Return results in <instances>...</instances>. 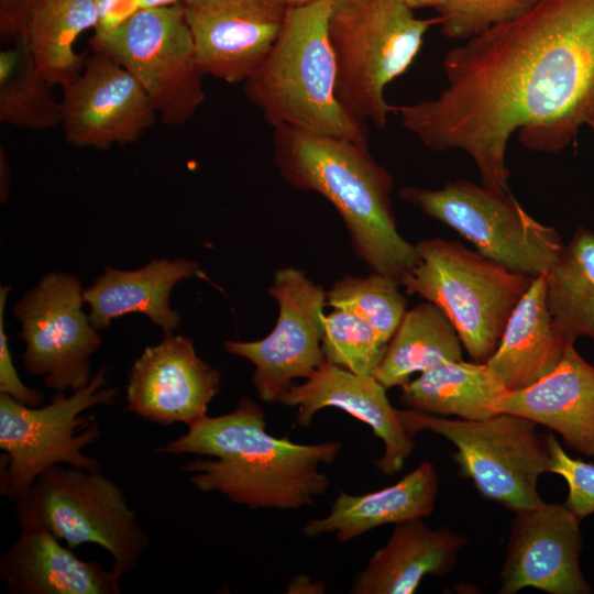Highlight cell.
Wrapping results in <instances>:
<instances>
[{
    "label": "cell",
    "mask_w": 594,
    "mask_h": 594,
    "mask_svg": "<svg viewBox=\"0 0 594 594\" xmlns=\"http://www.w3.org/2000/svg\"><path fill=\"white\" fill-rule=\"evenodd\" d=\"M288 593H321L324 592V583L321 581L311 582L310 578L307 575H298L290 581L288 587Z\"/></svg>",
    "instance_id": "cell-37"
},
{
    "label": "cell",
    "mask_w": 594,
    "mask_h": 594,
    "mask_svg": "<svg viewBox=\"0 0 594 594\" xmlns=\"http://www.w3.org/2000/svg\"><path fill=\"white\" fill-rule=\"evenodd\" d=\"M117 2L118 0H95L98 12V22H100L110 12Z\"/></svg>",
    "instance_id": "cell-40"
},
{
    "label": "cell",
    "mask_w": 594,
    "mask_h": 594,
    "mask_svg": "<svg viewBox=\"0 0 594 594\" xmlns=\"http://www.w3.org/2000/svg\"><path fill=\"white\" fill-rule=\"evenodd\" d=\"M341 449L339 440L301 444L274 437L263 408L244 396L234 410L206 415L158 452L201 457L182 466L200 493L252 509L297 510L326 493L330 481L320 465L332 463Z\"/></svg>",
    "instance_id": "cell-2"
},
{
    "label": "cell",
    "mask_w": 594,
    "mask_h": 594,
    "mask_svg": "<svg viewBox=\"0 0 594 594\" xmlns=\"http://www.w3.org/2000/svg\"><path fill=\"white\" fill-rule=\"evenodd\" d=\"M97 22L95 0H36L31 6L22 40L36 68L52 86L63 87L81 74L87 58L74 45Z\"/></svg>",
    "instance_id": "cell-26"
},
{
    "label": "cell",
    "mask_w": 594,
    "mask_h": 594,
    "mask_svg": "<svg viewBox=\"0 0 594 594\" xmlns=\"http://www.w3.org/2000/svg\"><path fill=\"white\" fill-rule=\"evenodd\" d=\"M185 16L205 75L244 82L285 24L284 0H186Z\"/></svg>",
    "instance_id": "cell-16"
},
{
    "label": "cell",
    "mask_w": 594,
    "mask_h": 594,
    "mask_svg": "<svg viewBox=\"0 0 594 594\" xmlns=\"http://www.w3.org/2000/svg\"><path fill=\"white\" fill-rule=\"evenodd\" d=\"M447 87L394 106L426 147L461 150L485 186L508 190L506 151L559 154L583 128L594 132V0H540L524 15L450 50Z\"/></svg>",
    "instance_id": "cell-1"
},
{
    "label": "cell",
    "mask_w": 594,
    "mask_h": 594,
    "mask_svg": "<svg viewBox=\"0 0 594 594\" xmlns=\"http://www.w3.org/2000/svg\"><path fill=\"white\" fill-rule=\"evenodd\" d=\"M410 436L431 431L449 440L463 477L484 497L518 512L540 505L538 480L549 473L546 437L534 421L507 413L481 420L450 419L415 409H397Z\"/></svg>",
    "instance_id": "cell-9"
},
{
    "label": "cell",
    "mask_w": 594,
    "mask_h": 594,
    "mask_svg": "<svg viewBox=\"0 0 594 594\" xmlns=\"http://www.w3.org/2000/svg\"><path fill=\"white\" fill-rule=\"evenodd\" d=\"M438 476L430 461L421 462L395 484L365 494L340 492L327 516L302 527L307 538L334 534L338 542H349L387 524L426 518L435 508Z\"/></svg>",
    "instance_id": "cell-23"
},
{
    "label": "cell",
    "mask_w": 594,
    "mask_h": 594,
    "mask_svg": "<svg viewBox=\"0 0 594 594\" xmlns=\"http://www.w3.org/2000/svg\"><path fill=\"white\" fill-rule=\"evenodd\" d=\"M416 252L417 262L400 285L436 305L470 358L486 363L534 277L509 271L457 241L425 239L416 244Z\"/></svg>",
    "instance_id": "cell-6"
},
{
    "label": "cell",
    "mask_w": 594,
    "mask_h": 594,
    "mask_svg": "<svg viewBox=\"0 0 594 594\" xmlns=\"http://www.w3.org/2000/svg\"><path fill=\"white\" fill-rule=\"evenodd\" d=\"M435 23L437 18L416 16L403 0H332L327 32L343 108L385 128L394 112L385 89L413 65Z\"/></svg>",
    "instance_id": "cell-5"
},
{
    "label": "cell",
    "mask_w": 594,
    "mask_h": 594,
    "mask_svg": "<svg viewBox=\"0 0 594 594\" xmlns=\"http://www.w3.org/2000/svg\"><path fill=\"white\" fill-rule=\"evenodd\" d=\"M268 294L278 305L272 332L256 341L224 342L228 353L254 365L252 381L265 403L280 402L296 378H309L326 361L322 333L327 292L301 270L274 273Z\"/></svg>",
    "instance_id": "cell-13"
},
{
    "label": "cell",
    "mask_w": 594,
    "mask_h": 594,
    "mask_svg": "<svg viewBox=\"0 0 594 594\" xmlns=\"http://www.w3.org/2000/svg\"><path fill=\"white\" fill-rule=\"evenodd\" d=\"M546 285L547 273L534 277L513 310L496 351L486 362L507 392L522 389L550 373L570 343L553 327Z\"/></svg>",
    "instance_id": "cell-24"
},
{
    "label": "cell",
    "mask_w": 594,
    "mask_h": 594,
    "mask_svg": "<svg viewBox=\"0 0 594 594\" xmlns=\"http://www.w3.org/2000/svg\"><path fill=\"white\" fill-rule=\"evenodd\" d=\"M457 330L432 302L407 310L386 346L374 377L386 388L402 387L415 373L443 360H462Z\"/></svg>",
    "instance_id": "cell-27"
},
{
    "label": "cell",
    "mask_w": 594,
    "mask_h": 594,
    "mask_svg": "<svg viewBox=\"0 0 594 594\" xmlns=\"http://www.w3.org/2000/svg\"><path fill=\"white\" fill-rule=\"evenodd\" d=\"M413 10L422 8H432L437 12L441 10L448 0H403Z\"/></svg>",
    "instance_id": "cell-39"
},
{
    "label": "cell",
    "mask_w": 594,
    "mask_h": 594,
    "mask_svg": "<svg viewBox=\"0 0 594 594\" xmlns=\"http://www.w3.org/2000/svg\"><path fill=\"white\" fill-rule=\"evenodd\" d=\"M399 285L398 279L376 272L365 277L345 276L327 292V306L361 317L387 344L407 311Z\"/></svg>",
    "instance_id": "cell-30"
},
{
    "label": "cell",
    "mask_w": 594,
    "mask_h": 594,
    "mask_svg": "<svg viewBox=\"0 0 594 594\" xmlns=\"http://www.w3.org/2000/svg\"><path fill=\"white\" fill-rule=\"evenodd\" d=\"M14 513L21 527L44 528L72 549L103 548L121 575L138 565L150 542L122 488L101 470L54 465L15 501Z\"/></svg>",
    "instance_id": "cell-7"
},
{
    "label": "cell",
    "mask_w": 594,
    "mask_h": 594,
    "mask_svg": "<svg viewBox=\"0 0 594 594\" xmlns=\"http://www.w3.org/2000/svg\"><path fill=\"white\" fill-rule=\"evenodd\" d=\"M546 298L552 323L570 343L594 340V232L579 228L547 272Z\"/></svg>",
    "instance_id": "cell-28"
},
{
    "label": "cell",
    "mask_w": 594,
    "mask_h": 594,
    "mask_svg": "<svg viewBox=\"0 0 594 594\" xmlns=\"http://www.w3.org/2000/svg\"><path fill=\"white\" fill-rule=\"evenodd\" d=\"M82 286L69 274L52 272L15 304L13 314L25 343L28 373L43 376L56 392H76L91 380L90 358L101 337L82 310Z\"/></svg>",
    "instance_id": "cell-12"
},
{
    "label": "cell",
    "mask_w": 594,
    "mask_h": 594,
    "mask_svg": "<svg viewBox=\"0 0 594 594\" xmlns=\"http://www.w3.org/2000/svg\"><path fill=\"white\" fill-rule=\"evenodd\" d=\"M466 538L447 527L431 528L424 518L396 524L386 544L360 571L351 594H413L427 575L448 574Z\"/></svg>",
    "instance_id": "cell-21"
},
{
    "label": "cell",
    "mask_w": 594,
    "mask_h": 594,
    "mask_svg": "<svg viewBox=\"0 0 594 594\" xmlns=\"http://www.w3.org/2000/svg\"><path fill=\"white\" fill-rule=\"evenodd\" d=\"M550 455L549 473L560 475L568 484L564 505L581 519L594 513V464L571 458L552 432L546 436Z\"/></svg>",
    "instance_id": "cell-33"
},
{
    "label": "cell",
    "mask_w": 594,
    "mask_h": 594,
    "mask_svg": "<svg viewBox=\"0 0 594 594\" xmlns=\"http://www.w3.org/2000/svg\"><path fill=\"white\" fill-rule=\"evenodd\" d=\"M0 121L22 130L62 124L61 101L36 68L24 40L0 52Z\"/></svg>",
    "instance_id": "cell-29"
},
{
    "label": "cell",
    "mask_w": 594,
    "mask_h": 594,
    "mask_svg": "<svg viewBox=\"0 0 594 594\" xmlns=\"http://www.w3.org/2000/svg\"><path fill=\"white\" fill-rule=\"evenodd\" d=\"M297 407L296 424L308 427L323 408L345 411L367 425L384 446L376 469L384 475L398 473L415 449L409 435L389 403L386 388L374 377L355 374L327 360L299 385H293L280 402Z\"/></svg>",
    "instance_id": "cell-18"
},
{
    "label": "cell",
    "mask_w": 594,
    "mask_h": 594,
    "mask_svg": "<svg viewBox=\"0 0 594 594\" xmlns=\"http://www.w3.org/2000/svg\"><path fill=\"white\" fill-rule=\"evenodd\" d=\"M331 3L289 7L271 52L243 82L244 92L273 128L369 144L366 123L349 113L336 94L337 66L327 32Z\"/></svg>",
    "instance_id": "cell-4"
},
{
    "label": "cell",
    "mask_w": 594,
    "mask_h": 594,
    "mask_svg": "<svg viewBox=\"0 0 594 594\" xmlns=\"http://www.w3.org/2000/svg\"><path fill=\"white\" fill-rule=\"evenodd\" d=\"M540 0H448L438 11L444 36L468 40L484 30L515 20Z\"/></svg>",
    "instance_id": "cell-32"
},
{
    "label": "cell",
    "mask_w": 594,
    "mask_h": 594,
    "mask_svg": "<svg viewBox=\"0 0 594 594\" xmlns=\"http://www.w3.org/2000/svg\"><path fill=\"white\" fill-rule=\"evenodd\" d=\"M10 286L0 288V394L8 395L15 402L30 406H41L44 400L42 391L28 387L19 377L13 364L8 337L4 330V307Z\"/></svg>",
    "instance_id": "cell-34"
},
{
    "label": "cell",
    "mask_w": 594,
    "mask_h": 594,
    "mask_svg": "<svg viewBox=\"0 0 594 594\" xmlns=\"http://www.w3.org/2000/svg\"><path fill=\"white\" fill-rule=\"evenodd\" d=\"M581 518L564 504L546 503L516 512L498 593L534 587L550 594H588L583 576Z\"/></svg>",
    "instance_id": "cell-15"
},
{
    "label": "cell",
    "mask_w": 594,
    "mask_h": 594,
    "mask_svg": "<svg viewBox=\"0 0 594 594\" xmlns=\"http://www.w3.org/2000/svg\"><path fill=\"white\" fill-rule=\"evenodd\" d=\"M62 88V125L72 146L107 150L133 143L156 122L139 80L106 54L92 52L81 74Z\"/></svg>",
    "instance_id": "cell-14"
},
{
    "label": "cell",
    "mask_w": 594,
    "mask_h": 594,
    "mask_svg": "<svg viewBox=\"0 0 594 594\" xmlns=\"http://www.w3.org/2000/svg\"><path fill=\"white\" fill-rule=\"evenodd\" d=\"M0 170H1V184H0V197L1 201H6L9 197L10 173L8 168L7 155L3 152V147L0 148Z\"/></svg>",
    "instance_id": "cell-38"
},
{
    "label": "cell",
    "mask_w": 594,
    "mask_h": 594,
    "mask_svg": "<svg viewBox=\"0 0 594 594\" xmlns=\"http://www.w3.org/2000/svg\"><path fill=\"white\" fill-rule=\"evenodd\" d=\"M129 70L167 125L188 122L205 101L202 73L183 3L135 11L89 40Z\"/></svg>",
    "instance_id": "cell-11"
},
{
    "label": "cell",
    "mask_w": 594,
    "mask_h": 594,
    "mask_svg": "<svg viewBox=\"0 0 594 594\" xmlns=\"http://www.w3.org/2000/svg\"><path fill=\"white\" fill-rule=\"evenodd\" d=\"M186 0H118L110 12L95 28V33L112 29L135 11L184 3Z\"/></svg>",
    "instance_id": "cell-35"
},
{
    "label": "cell",
    "mask_w": 594,
    "mask_h": 594,
    "mask_svg": "<svg viewBox=\"0 0 594 594\" xmlns=\"http://www.w3.org/2000/svg\"><path fill=\"white\" fill-rule=\"evenodd\" d=\"M410 409L433 416L481 420L496 413L493 403L507 391L486 363L443 360L400 387Z\"/></svg>",
    "instance_id": "cell-25"
},
{
    "label": "cell",
    "mask_w": 594,
    "mask_h": 594,
    "mask_svg": "<svg viewBox=\"0 0 594 594\" xmlns=\"http://www.w3.org/2000/svg\"><path fill=\"white\" fill-rule=\"evenodd\" d=\"M312 1H316V0H284V2H285L288 7L302 6V4L312 2Z\"/></svg>",
    "instance_id": "cell-41"
},
{
    "label": "cell",
    "mask_w": 594,
    "mask_h": 594,
    "mask_svg": "<svg viewBox=\"0 0 594 594\" xmlns=\"http://www.w3.org/2000/svg\"><path fill=\"white\" fill-rule=\"evenodd\" d=\"M273 160L294 188L315 191L338 211L354 253L373 271L398 279L417 262L416 244L398 231L391 195L394 179L369 144L273 128Z\"/></svg>",
    "instance_id": "cell-3"
},
{
    "label": "cell",
    "mask_w": 594,
    "mask_h": 594,
    "mask_svg": "<svg viewBox=\"0 0 594 594\" xmlns=\"http://www.w3.org/2000/svg\"><path fill=\"white\" fill-rule=\"evenodd\" d=\"M220 389L219 371L198 356L191 339L170 334L133 362L124 411L160 426H189L207 415Z\"/></svg>",
    "instance_id": "cell-17"
},
{
    "label": "cell",
    "mask_w": 594,
    "mask_h": 594,
    "mask_svg": "<svg viewBox=\"0 0 594 594\" xmlns=\"http://www.w3.org/2000/svg\"><path fill=\"white\" fill-rule=\"evenodd\" d=\"M0 576L12 594L121 593L119 572L78 558L41 527H21L18 539L0 557Z\"/></svg>",
    "instance_id": "cell-20"
},
{
    "label": "cell",
    "mask_w": 594,
    "mask_h": 594,
    "mask_svg": "<svg viewBox=\"0 0 594 594\" xmlns=\"http://www.w3.org/2000/svg\"><path fill=\"white\" fill-rule=\"evenodd\" d=\"M36 0H0V16L7 21H16L24 16Z\"/></svg>",
    "instance_id": "cell-36"
},
{
    "label": "cell",
    "mask_w": 594,
    "mask_h": 594,
    "mask_svg": "<svg viewBox=\"0 0 594 594\" xmlns=\"http://www.w3.org/2000/svg\"><path fill=\"white\" fill-rule=\"evenodd\" d=\"M493 409L544 426L575 451L594 458V365L574 343L566 345L550 373L522 389L504 393Z\"/></svg>",
    "instance_id": "cell-19"
},
{
    "label": "cell",
    "mask_w": 594,
    "mask_h": 594,
    "mask_svg": "<svg viewBox=\"0 0 594 594\" xmlns=\"http://www.w3.org/2000/svg\"><path fill=\"white\" fill-rule=\"evenodd\" d=\"M200 274L196 261L152 260L145 266L123 271L106 266L95 283L84 289L89 319L97 330L106 329L118 317L140 312L158 326L164 336L178 328V311L169 306V296L180 280Z\"/></svg>",
    "instance_id": "cell-22"
},
{
    "label": "cell",
    "mask_w": 594,
    "mask_h": 594,
    "mask_svg": "<svg viewBox=\"0 0 594 594\" xmlns=\"http://www.w3.org/2000/svg\"><path fill=\"white\" fill-rule=\"evenodd\" d=\"M399 196L485 257L529 277L547 273L564 246L557 230L534 219L508 190L457 179L437 189L405 187Z\"/></svg>",
    "instance_id": "cell-10"
},
{
    "label": "cell",
    "mask_w": 594,
    "mask_h": 594,
    "mask_svg": "<svg viewBox=\"0 0 594 594\" xmlns=\"http://www.w3.org/2000/svg\"><path fill=\"white\" fill-rule=\"evenodd\" d=\"M321 344L328 362L367 376H374L387 346L369 322L340 309L324 315Z\"/></svg>",
    "instance_id": "cell-31"
},
{
    "label": "cell",
    "mask_w": 594,
    "mask_h": 594,
    "mask_svg": "<svg viewBox=\"0 0 594 594\" xmlns=\"http://www.w3.org/2000/svg\"><path fill=\"white\" fill-rule=\"evenodd\" d=\"M101 366L89 383L72 392H56L45 406L30 407L0 394V494L15 502L50 468L64 464L101 470L100 462L82 452L101 435L98 421L86 411L111 406L118 388L109 387Z\"/></svg>",
    "instance_id": "cell-8"
}]
</instances>
